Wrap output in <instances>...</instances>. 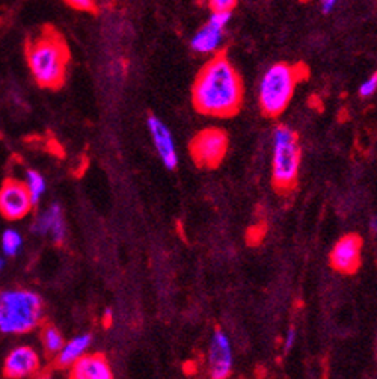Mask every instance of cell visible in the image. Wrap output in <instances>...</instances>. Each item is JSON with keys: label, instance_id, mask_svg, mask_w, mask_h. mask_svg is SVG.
<instances>
[{"label": "cell", "instance_id": "obj_1", "mask_svg": "<svg viewBox=\"0 0 377 379\" xmlns=\"http://www.w3.org/2000/svg\"><path fill=\"white\" fill-rule=\"evenodd\" d=\"M243 80L225 53L202 65L192 87L193 108L202 115L231 118L243 104Z\"/></svg>", "mask_w": 377, "mask_h": 379}, {"label": "cell", "instance_id": "obj_2", "mask_svg": "<svg viewBox=\"0 0 377 379\" xmlns=\"http://www.w3.org/2000/svg\"><path fill=\"white\" fill-rule=\"evenodd\" d=\"M26 58L29 70L35 82L42 88L58 89L64 85L70 51L62 35L55 29L45 27L26 43Z\"/></svg>", "mask_w": 377, "mask_h": 379}, {"label": "cell", "instance_id": "obj_3", "mask_svg": "<svg viewBox=\"0 0 377 379\" xmlns=\"http://www.w3.org/2000/svg\"><path fill=\"white\" fill-rule=\"evenodd\" d=\"M45 304L40 293L25 287L0 290V336H25L44 322Z\"/></svg>", "mask_w": 377, "mask_h": 379}, {"label": "cell", "instance_id": "obj_4", "mask_svg": "<svg viewBox=\"0 0 377 379\" xmlns=\"http://www.w3.org/2000/svg\"><path fill=\"white\" fill-rule=\"evenodd\" d=\"M305 64L278 62L264 73L260 83V108L264 117L278 118L290 104L297 83L308 79Z\"/></svg>", "mask_w": 377, "mask_h": 379}, {"label": "cell", "instance_id": "obj_5", "mask_svg": "<svg viewBox=\"0 0 377 379\" xmlns=\"http://www.w3.org/2000/svg\"><path fill=\"white\" fill-rule=\"evenodd\" d=\"M302 161L299 138L290 141H273L271 179L279 192H290L297 185Z\"/></svg>", "mask_w": 377, "mask_h": 379}, {"label": "cell", "instance_id": "obj_6", "mask_svg": "<svg viewBox=\"0 0 377 379\" xmlns=\"http://www.w3.org/2000/svg\"><path fill=\"white\" fill-rule=\"evenodd\" d=\"M228 146V133L222 128L208 127L193 136L191 141V154L193 162L201 168L213 170L222 163Z\"/></svg>", "mask_w": 377, "mask_h": 379}, {"label": "cell", "instance_id": "obj_7", "mask_svg": "<svg viewBox=\"0 0 377 379\" xmlns=\"http://www.w3.org/2000/svg\"><path fill=\"white\" fill-rule=\"evenodd\" d=\"M35 207L23 180L6 179L0 186V215L8 221H21L32 214Z\"/></svg>", "mask_w": 377, "mask_h": 379}, {"label": "cell", "instance_id": "obj_8", "mask_svg": "<svg viewBox=\"0 0 377 379\" xmlns=\"http://www.w3.org/2000/svg\"><path fill=\"white\" fill-rule=\"evenodd\" d=\"M41 367L40 351L30 345H19L6 354L2 370L8 379H29L40 374Z\"/></svg>", "mask_w": 377, "mask_h": 379}, {"label": "cell", "instance_id": "obj_9", "mask_svg": "<svg viewBox=\"0 0 377 379\" xmlns=\"http://www.w3.org/2000/svg\"><path fill=\"white\" fill-rule=\"evenodd\" d=\"M30 231L35 236L50 239L55 244H64L68 236V225L64 207L59 203H51L44 210L38 211L30 222Z\"/></svg>", "mask_w": 377, "mask_h": 379}, {"label": "cell", "instance_id": "obj_10", "mask_svg": "<svg viewBox=\"0 0 377 379\" xmlns=\"http://www.w3.org/2000/svg\"><path fill=\"white\" fill-rule=\"evenodd\" d=\"M362 239L358 234H347L339 239L330 251V264L341 274H354L361 266Z\"/></svg>", "mask_w": 377, "mask_h": 379}, {"label": "cell", "instance_id": "obj_11", "mask_svg": "<svg viewBox=\"0 0 377 379\" xmlns=\"http://www.w3.org/2000/svg\"><path fill=\"white\" fill-rule=\"evenodd\" d=\"M208 369L211 379H228L232 370V351L228 336L216 328L211 336L208 351Z\"/></svg>", "mask_w": 377, "mask_h": 379}, {"label": "cell", "instance_id": "obj_12", "mask_svg": "<svg viewBox=\"0 0 377 379\" xmlns=\"http://www.w3.org/2000/svg\"><path fill=\"white\" fill-rule=\"evenodd\" d=\"M147 127L151 135V139L154 142V147L158 157L162 159V163L166 170H175L178 166V153L175 147L173 136L163 121L156 117L149 115L147 119Z\"/></svg>", "mask_w": 377, "mask_h": 379}, {"label": "cell", "instance_id": "obj_13", "mask_svg": "<svg viewBox=\"0 0 377 379\" xmlns=\"http://www.w3.org/2000/svg\"><path fill=\"white\" fill-rule=\"evenodd\" d=\"M66 379H115L109 360L103 354L88 352L68 369Z\"/></svg>", "mask_w": 377, "mask_h": 379}, {"label": "cell", "instance_id": "obj_14", "mask_svg": "<svg viewBox=\"0 0 377 379\" xmlns=\"http://www.w3.org/2000/svg\"><path fill=\"white\" fill-rule=\"evenodd\" d=\"M93 334L89 332H82V334L74 336L71 338L65 340L64 346L60 347V351L55 358V365L59 369H70L74 363H77L82 357L89 352L90 346H93Z\"/></svg>", "mask_w": 377, "mask_h": 379}, {"label": "cell", "instance_id": "obj_15", "mask_svg": "<svg viewBox=\"0 0 377 379\" xmlns=\"http://www.w3.org/2000/svg\"><path fill=\"white\" fill-rule=\"evenodd\" d=\"M222 38H223V30L216 29L207 23V25H204L198 32L193 35L191 41L192 50L196 53H202V55L217 51V49L221 47Z\"/></svg>", "mask_w": 377, "mask_h": 379}, {"label": "cell", "instance_id": "obj_16", "mask_svg": "<svg viewBox=\"0 0 377 379\" xmlns=\"http://www.w3.org/2000/svg\"><path fill=\"white\" fill-rule=\"evenodd\" d=\"M40 338H41V346L44 354L51 358L56 357L58 352L60 351V347H62L65 343V337L62 334V331L53 323L42 325Z\"/></svg>", "mask_w": 377, "mask_h": 379}, {"label": "cell", "instance_id": "obj_17", "mask_svg": "<svg viewBox=\"0 0 377 379\" xmlns=\"http://www.w3.org/2000/svg\"><path fill=\"white\" fill-rule=\"evenodd\" d=\"M23 183H25L34 204H35V206H38L40 201L44 198L45 191H47V181H45V177L42 176L40 171L30 168L25 172V177H23Z\"/></svg>", "mask_w": 377, "mask_h": 379}, {"label": "cell", "instance_id": "obj_18", "mask_svg": "<svg viewBox=\"0 0 377 379\" xmlns=\"http://www.w3.org/2000/svg\"><path fill=\"white\" fill-rule=\"evenodd\" d=\"M23 244H25L23 234L15 229H6L2 233V236H0V249H2L3 257L19 255L23 248Z\"/></svg>", "mask_w": 377, "mask_h": 379}, {"label": "cell", "instance_id": "obj_19", "mask_svg": "<svg viewBox=\"0 0 377 379\" xmlns=\"http://www.w3.org/2000/svg\"><path fill=\"white\" fill-rule=\"evenodd\" d=\"M239 0H208L211 12H231Z\"/></svg>", "mask_w": 377, "mask_h": 379}, {"label": "cell", "instance_id": "obj_20", "mask_svg": "<svg viewBox=\"0 0 377 379\" xmlns=\"http://www.w3.org/2000/svg\"><path fill=\"white\" fill-rule=\"evenodd\" d=\"M230 20H231V12H213L210 15L207 23L216 29L223 30L225 26L228 25Z\"/></svg>", "mask_w": 377, "mask_h": 379}, {"label": "cell", "instance_id": "obj_21", "mask_svg": "<svg viewBox=\"0 0 377 379\" xmlns=\"http://www.w3.org/2000/svg\"><path fill=\"white\" fill-rule=\"evenodd\" d=\"M64 2L68 6H71L77 11H83V12H94L95 11L94 0H64Z\"/></svg>", "mask_w": 377, "mask_h": 379}, {"label": "cell", "instance_id": "obj_22", "mask_svg": "<svg viewBox=\"0 0 377 379\" xmlns=\"http://www.w3.org/2000/svg\"><path fill=\"white\" fill-rule=\"evenodd\" d=\"M377 89V71L372 76V78H368L364 83H362L359 88V95L361 97H369L372 94L376 93Z\"/></svg>", "mask_w": 377, "mask_h": 379}, {"label": "cell", "instance_id": "obj_23", "mask_svg": "<svg viewBox=\"0 0 377 379\" xmlns=\"http://www.w3.org/2000/svg\"><path fill=\"white\" fill-rule=\"evenodd\" d=\"M296 337H297V332H296V328L291 327L289 328V331H287L285 334V338H284V351L285 352H290L293 349L294 343H296Z\"/></svg>", "mask_w": 377, "mask_h": 379}, {"label": "cell", "instance_id": "obj_24", "mask_svg": "<svg viewBox=\"0 0 377 379\" xmlns=\"http://www.w3.org/2000/svg\"><path fill=\"white\" fill-rule=\"evenodd\" d=\"M320 3H321V11L324 14H329L335 8L337 0H320Z\"/></svg>", "mask_w": 377, "mask_h": 379}, {"label": "cell", "instance_id": "obj_25", "mask_svg": "<svg viewBox=\"0 0 377 379\" xmlns=\"http://www.w3.org/2000/svg\"><path fill=\"white\" fill-rule=\"evenodd\" d=\"M29 379H56L50 372H40L38 375L29 378Z\"/></svg>", "mask_w": 377, "mask_h": 379}, {"label": "cell", "instance_id": "obj_26", "mask_svg": "<svg viewBox=\"0 0 377 379\" xmlns=\"http://www.w3.org/2000/svg\"><path fill=\"white\" fill-rule=\"evenodd\" d=\"M369 229H372V231L377 236V216L372 218V221H369Z\"/></svg>", "mask_w": 377, "mask_h": 379}, {"label": "cell", "instance_id": "obj_27", "mask_svg": "<svg viewBox=\"0 0 377 379\" xmlns=\"http://www.w3.org/2000/svg\"><path fill=\"white\" fill-rule=\"evenodd\" d=\"M104 321H106V325H108L112 321V310H106V312H104Z\"/></svg>", "mask_w": 377, "mask_h": 379}, {"label": "cell", "instance_id": "obj_28", "mask_svg": "<svg viewBox=\"0 0 377 379\" xmlns=\"http://www.w3.org/2000/svg\"><path fill=\"white\" fill-rule=\"evenodd\" d=\"M3 266H5V259H3V254H0V274H2Z\"/></svg>", "mask_w": 377, "mask_h": 379}]
</instances>
